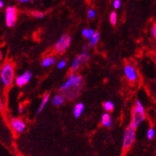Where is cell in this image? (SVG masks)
<instances>
[{
  "label": "cell",
  "instance_id": "1",
  "mask_svg": "<svg viewBox=\"0 0 156 156\" xmlns=\"http://www.w3.org/2000/svg\"><path fill=\"white\" fill-rule=\"evenodd\" d=\"M84 86V79L80 75L71 72L63 84L60 86L59 92L67 101H73L80 95Z\"/></svg>",
  "mask_w": 156,
  "mask_h": 156
},
{
  "label": "cell",
  "instance_id": "2",
  "mask_svg": "<svg viewBox=\"0 0 156 156\" xmlns=\"http://www.w3.org/2000/svg\"><path fill=\"white\" fill-rule=\"evenodd\" d=\"M0 78L2 84L6 88H9L15 80V65L10 61H6L2 65L0 70Z\"/></svg>",
  "mask_w": 156,
  "mask_h": 156
},
{
  "label": "cell",
  "instance_id": "3",
  "mask_svg": "<svg viewBox=\"0 0 156 156\" xmlns=\"http://www.w3.org/2000/svg\"><path fill=\"white\" fill-rule=\"evenodd\" d=\"M146 112L142 102L139 100H136L135 102L132 111V117L130 124L134 128L137 129L138 127L146 119Z\"/></svg>",
  "mask_w": 156,
  "mask_h": 156
},
{
  "label": "cell",
  "instance_id": "4",
  "mask_svg": "<svg viewBox=\"0 0 156 156\" xmlns=\"http://www.w3.org/2000/svg\"><path fill=\"white\" fill-rule=\"evenodd\" d=\"M136 128L131 125H128L124 130L122 142V151L123 153H126L129 151L136 140Z\"/></svg>",
  "mask_w": 156,
  "mask_h": 156
},
{
  "label": "cell",
  "instance_id": "5",
  "mask_svg": "<svg viewBox=\"0 0 156 156\" xmlns=\"http://www.w3.org/2000/svg\"><path fill=\"white\" fill-rule=\"evenodd\" d=\"M89 59H90V54L88 50L84 49L80 54H78L77 56H76V58H74V60L71 63V66H70V71L76 73L81 67V66L88 62Z\"/></svg>",
  "mask_w": 156,
  "mask_h": 156
},
{
  "label": "cell",
  "instance_id": "6",
  "mask_svg": "<svg viewBox=\"0 0 156 156\" xmlns=\"http://www.w3.org/2000/svg\"><path fill=\"white\" fill-rule=\"evenodd\" d=\"M72 41V37L68 34H64L54 45V51L58 54H63L69 47Z\"/></svg>",
  "mask_w": 156,
  "mask_h": 156
},
{
  "label": "cell",
  "instance_id": "7",
  "mask_svg": "<svg viewBox=\"0 0 156 156\" xmlns=\"http://www.w3.org/2000/svg\"><path fill=\"white\" fill-rule=\"evenodd\" d=\"M17 9L14 6H9L5 10V22L8 27H15L17 22Z\"/></svg>",
  "mask_w": 156,
  "mask_h": 156
},
{
  "label": "cell",
  "instance_id": "8",
  "mask_svg": "<svg viewBox=\"0 0 156 156\" xmlns=\"http://www.w3.org/2000/svg\"><path fill=\"white\" fill-rule=\"evenodd\" d=\"M123 73L127 79L130 83H135L139 78L137 70L136 69L135 66L131 63H127L124 66L123 68Z\"/></svg>",
  "mask_w": 156,
  "mask_h": 156
},
{
  "label": "cell",
  "instance_id": "9",
  "mask_svg": "<svg viewBox=\"0 0 156 156\" xmlns=\"http://www.w3.org/2000/svg\"><path fill=\"white\" fill-rule=\"evenodd\" d=\"M10 125L14 133L16 135L23 133L27 129L26 123L20 118H12L10 120Z\"/></svg>",
  "mask_w": 156,
  "mask_h": 156
},
{
  "label": "cell",
  "instance_id": "10",
  "mask_svg": "<svg viewBox=\"0 0 156 156\" xmlns=\"http://www.w3.org/2000/svg\"><path fill=\"white\" fill-rule=\"evenodd\" d=\"M32 77H33L32 72L29 71V70H27L22 75H19L15 78V84H16L17 86L23 87L30 81Z\"/></svg>",
  "mask_w": 156,
  "mask_h": 156
},
{
  "label": "cell",
  "instance_id": "11",
  "mask_svg": "<svg viewBox=\"0 0 156 156\" xmlns=\"http://www.w3.org/2000/svg\"><path fill=\"white\" fill-rule=\"evenodd\" d=\"M101 123L103 127H110L112 125V118L108 112H105L101 116Z\"/></svg>",
  "mask_w": 156,
  "mask_h": 156
},
{
  "label": "cell",
  "instance_id": "12",
  "mask_svg": "<svg viewBox=\"0 0 156 156\" xmlns=\"http://www.w3.org/2000/svg\"><path fill=\"white\" fill-rule=\"evenodd\" d=\"M65 101H66L65 97L62 93H59V94L54 95L50 100V102L54 106H61V105H63Z\"/></svg>",
  "mask_w": 156,
  "mask_h": 156
},
{
  "label": "cell",
  "instance_id": "13",
  "mask_svg": "<svg viewBox=\"0 0 156 156\" xmlns=\"http://www.w3.org/2000/svg\"><path fill=\"white\" fill-rule=\"evenodd\" d=\"M57 62V59L54 56H47L45 58H43V60L41 61V66L43 68H46V67H49V66H53Z\"/></svg>",
  "mask_w": 156,
  "mask_h": 156
},
{
  "label": "cell",
  "instance_id": "14",
  "mask_svg": "<svg viewBox=\"0 0 156 156\" xmlns=\"http://www.w3.org/2000/svg\"><path fill=\"white\" fill-rule=\"evenodd\" d=\"M50 101V95L49 93H45V95L43 96L42 99H41V101L40 103V105H39V107L37 110V114H39V113H41L42 112V110L44 109V108L45 107V105H47L48 102Z\"/></svg>",
  "mask_w": 156,
  "mask_h": 156
},
{
  "label": "cell",
  "instance_id": "15",
  "mask_svg": "<svg viewBox=\"0 0 156 156\" xmlns=\"http://www.w3.org/2000/svg\"><path fill=\"white\" fill-rule=\"evenodd\" d=\"M84 109V105L83 103H77L73 108V115L75 118H79L82 115Z\"/></svg>",
  "mask_w": 156,
  "mask_h": 156
},
{
  "label": "cell",
  "instance_id": "16",
  "mask_svg": "<svg viewBox=\"0 0 156 156\" xmlns=\"http://www.w3.org/2000/svg\"><path fill=\"white\" fill-rule=\"evenodd\" d=\"M95 33H96V31L93 29H90V28H84L81 30V34L87 40H90L93 37Z\"/></svg>",
  "mask_w": 156,
  "mask_h": 156
},
{
  "label": "cell",
  "instance_id": "17",
  "mask_svg": "<svg viewBox=\"0 0 156 156\" xmlns=\"http://www.w3.org/2000/svg\"><path fill=\"white\" fill-rule=\"evenodd\" d=\"M100 39H101V34H100L99 32H97V31H96V33L93 35V37L89 40L88 45H89L90 47H95V46L98 44Z\"/></svg>",
  "mask_w": 156,
  "mask_h": 156
},
{
  "label": "cell",
  "instance_id": "18",
  "mask_svg": "<svg viewBox=\"0 0 156 156\" xmlns=\"http://www.w3.org/2000/svg\"><path fill=\"white\" fill-rule=\"evenodd\" d=\"M103 108H104L105 112H112L114 110L115 105H114L113 102H112V101H107L104 102V104H103Z\"/></svg>",
  "mask_w": 156,
  "mask_h": 156
},
{
  "label": "cell",
  "instance_id": "19",
  "mask_svg": "<svg viewBox=\"0 0 156 156\" xmlns=\"http://www.w3.org/2000/svg\"><path fill=\"white\" fill-rule=\"evenodd\" d=\"M117 20H118V16L117 13L115 11H112L109 15V21L112 26H115L117 24Z\"/></svg>",
  "mask_w": 156,
  "mask_h": 156
},
{
  "label": "cell",
  "instance_id": "20",
  "mask_svg": "<svg viewBox=\"0 0 156 156\" xmlns=\"http://www.w3.org/2000/svg\"><path fill=\"white\" fill-rule=\"evenodd\" d=\"M147 140H153L155 136V130H154V127H149L148 130L147 131Z\"/></svg>",
  "mask_w": 156,
  "mask_h": 156
},
{
  "label": "cell",
  "instance_id": "21",
  "mask_svg": "<svg viewBox=\"0 0 156 156\" xmlns=\"http://www.w3.org/2000/svg\"><path fill=\"white\" fill-rule=\"evenodd\" d=\"M97 15V13H96V10L94 9H89V10L87 11V17H88L89 19H93Z\"/></svg>",
  "mask_w": 156,
  "mask_h": 156
},
{
  "label": "cell",
  "instance_id": "22",
  "mask_svg": "<svg viewBox=\"0 0 156 156\" xmlns=\"http://www.w3.org/2000/svg\"><path fill=\"white\" fill-rule=\"evenodd\" d=\"M31 15H33L34 17L37 18V19H43L45 15L44 13L41 12V11H37V10H35V11H32L31 12Z\"/></svg>",
  "mask_w": 156,
  "mask_h": 156
},
{
  "label": "cell",
  "instance_id": "23",
  "mask_svg": "<svg viewBox=\"0 0 156 156\" xmlns=\"http://www.w3.org/2000/svg\"><path fill=\"white\" fill-rule=\"evenodd\" d=\"M66 66H67V62L65 59H62L61 61H59L58 65H57V66H58V68L59 69H63L66 68Z\"/></svg>",
  "mask_w": 156,
  "mask_h": 156
},
{
  "label": "cell",
  "instance_id": "24",
  "mask_svg": "<svg viewBox=\"0 0 156 156\" xmlns=\"http://www.w3.org/2000/svg\"><path fill=\"white\" fill-rule=\"evenodd\" d=\"M122 6V2L121 0H113L112 2V6L113 8L115 10H118Z\"/></svg>",
  "mask_w": 156,
  "mask_h": 156
},
{
  "label": "cell",
  "instance_id": "25",
  "mask_svg": "<svg viewBox=\"0 0 156 156\" xmlns=\"http://www.w3.org/2000/svg\"><path fill=\"white\" fill-rule=\"evenodd\" d=\"M151 33L152 37L156 40V23H154V24L152 25L151 29Z\"/></svg>",
  "mask_w": 156,
  "mask_h": 156
},
{
  "label": "cell",
  "instance_id": "26",
  "mask_svg": "<svg viewBox=\"0 0 156 156\" xmlns=\"http://www.w3.org/2000/svg\"><path fill=\"white\" fill-rule=\"evenodd\" d=\"M4 6V2H2V0H0V8H2Z\"/></svg>",
  "mask_w": 156,
  "mask_h": 156
},
{
  "label": "cell",
  "instance_id": "27",
  "mask_svg": "<svg viewBox=\"0 0 156 156\" xmlns=\"http://www.w3.org/2000/svg\"><path fill=\"white\" fill-rule=\"evenodd\" d=\"M155 62H156V59H155Z\"/></svg>",
  "mask_w": 156,
  "mask_h": 156
}]
</instances>
